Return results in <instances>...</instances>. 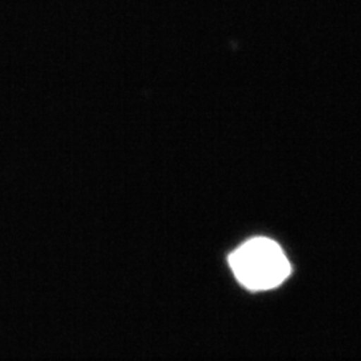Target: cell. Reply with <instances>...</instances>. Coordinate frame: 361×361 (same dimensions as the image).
Instances as JSON below:
<instances>
[{
  "instance_id": "cell-1",
  "label": "cell",
  "mask_w": 361,
  "mask_h": 361,
  "mask_svg": "<svg viewBox=\"0 0 361 361\" xmlns=\"http://www.w3.org/2000/svg\"><path fill=\"white\" fill-rule=\"evenodd\" d=\"M229 265L238 283L250 290L277 288L290 274V264L281 246L265 237L249 240L235 249Z\"/></svg>"
}]
</instances>
